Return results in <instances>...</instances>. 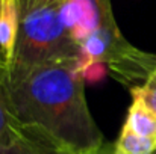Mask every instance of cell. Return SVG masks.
I'll use <instances>...</instances> for the list:
<instances>
[{"mask_svg": "<svg viewBox=\"0 0 156 154\" xmlns=\"http://www.w3.org/2000/svg\"><path fill=\"white\" fill-rule=\"evenodd\" d=\"M0 3H2V0H0Z\"/></svg>", "mask_w": 156, "mask_h": 154, "instance_id": "4fadbf2b", "label": "cell"}, {"mask_svg": "<svg viewBox=\"0 0 156 154\" xmlns=\"http://www.w3.org/2000/svg\"><path fill=\"white\" fill-rule=\"evenodd\" d=\"M18 0H2L0 3V74L6 79L14 57L20 30Z\"/></svg>", "mask_w": 156, "mask_h": 154, "instance_id": "277c9868", "label": "cell"}, {"mask_svg": "<svg viewBox=\"0 0 156 154\" xmlns=\"http://www.w3.org/2000/svg\"><path fill=\"white\" fill-rule=\"evenodd\" d=\"M156 151V139L135 135L121 127L118 139L112 147V154H153Z\"/></svg>", "mask_w": 156, "mask_h": 154, "instance_id": "52a82bcc", "label": "cell"}, {"mask_svg": "<svg viewBox=\"0 0 156 154\" xmlns=\"http://www.w3.org/2000/svg\"><path fill=\"white\" fill-rule=\"evenodd\" d=\"M123 127L133 132L135 135L156 139V116L138 100H132Z\"/></svg>", "mask_w": 156, "mask_h": 154, "instance_id": "8992f818", "label": "cell"}, {"mask_svg": "<svg viewBox=\"0 0 156 154\" xmlns=\"http://www.w3.org/2000/svg\"><path fill=\"white\" fill-rule=\"evenodd\" d=\"M77 59L35 68L8 85L15 115L26 135L58 154H94L106 142L85 98Z\"/></svg>", "mask_w": 156, "mask_h": 154, "instance_id": "6da1fadb", "label": "cell"}, {"mask_svg": "<svg viewBox=\"0 0 156 154\" xmlns=\"http://www.w3.org/2000/svg\"><path fill=\"white\" fill-rule=\"evenodd\" d=\"M59 18L77 44L93 35L102 24V9L99 0H62Z\"/></svg>", "mask_w": 156, "mask_h": 154, "instance_id": "3957f363", "label": "cell"}, {"mask_svg": "<svg viewBox=\"0 0 156 154\" xmlns=\"http://www.w3.org/2000/svg\"><path fill=\"white\" fill-rule=\"evenodd\" d=\"M26 136L11 101L8 82L0 74V147L12 145Z\"/></svg>", "mask_w": 156, "mask_h": 154, "instance_id": "5b68a950", "label": "cell"}, {"mask_svg": "<svg viewBox=\"0 0 156 154\" xmlns=\"http://www.w3.org/2000/svg\"><path fill=\"white\" fill-rule=\"evenodd\" d=\"M62 2L37 9L20 21L14 57L6 82L14 85L35 68L79 57V44L74 43L59 18Z\"/></svg>", "mask_w": 156, "mask_h": 154, "instance_id": "7a4b0ae2", "label": "cell"}, {"mask_svg": "<svg viewBox=\"0 0 156 154\" xmlns=\"http://www.w3.org/2000/svg\"><path fill=\"white\" fill-rule=\"evenodd\" d=\"M153 154H156V151H155V153H153Z\"/></svg>", "mask_w": 156, "mask_h": 154, "instance_id": "7c38bea8", "label": "cell"}, {"mask_svg": "<svg viewBox=\"0 0 156 154\" xmlns=\"http://www.w3.org/2000/svg\"><path fill=\"white\" fill-rule=\"evenodd\" d=\"M62 0H18L20 3V15L24 17L37 9H41V8H46V6H50L55 3H59Z\"/></svg>", "mask_w": 156, "mask_h": 154, "instance_id": "8fae6325", "label": "cell"}, {"mask_svg": "<svg viewBox=\"0 0 156 154\" xmlns=\"http://www.w3.org/2000/svg\"><path fill=\"white\" fill-rule=\"evenodd\" d=\"M0 154H58L55 153L50 147L46 144L40 142L38 139L32 136H26L21 141L8 145V147H0Z\"/></svg>", "mask_w": 156, "mask_h": 154, "instance_id": "9c48e42d", "label": "cell"}, {"mask_svg": "<svg viewBox=\"0 0 156 154\" xmlns=\"http://www.w3.org/2000/svg\"><path fill=\"white\" fill-rule=\"evenodd\" d=\"M132 100H138L144 104L147 110H150L156 116V68L149 74L143 86H133L130 89Z\"/></svg>", "mask_w": 156, "mask_h": 154, "instance_id": "ba28073f", "label": "cell"}, {"mask_svg": "<svg viewBox=\"0 0 156 154\" xmlns=\"http://www.w3.org/2000/svg\"><path fill=\"white\" fill-rule=\"evenodd\" d=\"M108 73H109L108 67H106L105 63L97 62V63H93V65H90L88 68H85L80 77H82V80H83L85 83L94 85V83L103 82L105 77L108 76Z\"/></svg>", "mask_w": 156, "mask_h": 154, "instance_id": "30bf717a", "label": "cell"}]
</instances>
